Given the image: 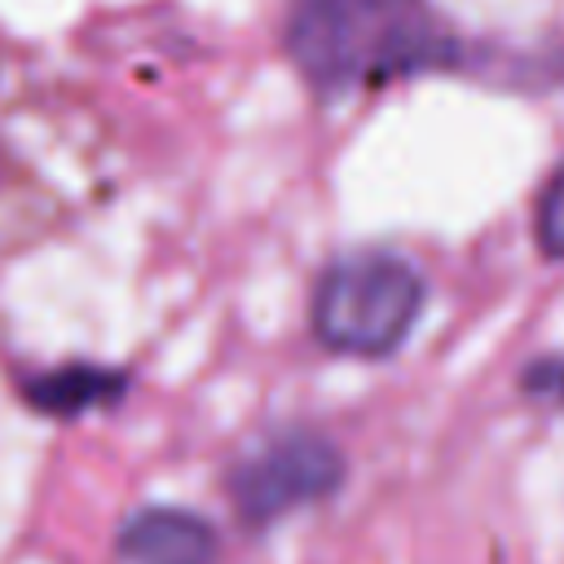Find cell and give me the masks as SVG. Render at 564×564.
I'll use <instances>...</instances> for the list:
<instances>
[{"mask_svg": "<svg viewBox=\"0 0 564 564\" xmlns=\"http://www.w3.org/2000/svg\"><path fill=\"white\" fill-rule=\"evenodd\" d=\"M97 185V128L53 70L0 31V269L57 234Z\"/></svg>", "mask_w": 564, "mask_h": 564, "instance_id": "6da1fadb", "label": "cell"}, {"mask_svg": "<svg viewBox=\"0 0 564 564\" xmlns=\"http://www.w3.org/2000/svg\"><path fill=\"white\" fill-rule=\"evenodd\" d=\"M423 295V273L397 251L339 256L317 278L313 335L335 352L383 357L410 335Z\"/></svg>", "mask_w": 564, "mask_h": 564, "instance_id": "7a4b0ae2", "label": "cell"}, {"mask_svg": "<svg viewBox=\"0 0 564 564\" xmlns=\"http://www.w3.org/2000/svg\"><path fill=\"white\" fill-rule=\"evenodd\" d=\"M348 476L344 449L317 427H282L229 476V498L247 524H269L295 507L330 498Z\"/></svg>", "mask_w": 564, "mask_h": 564, "instance_id": "3957f363", "label": "cell"}, {"mask_svg": "<svg viewBox=\"0 0 564 564\" xmlns=\"http://www.w3.org/2000/svg\"><path fill=\"white\" fill-rule=\"evenodd\" d=\"M132 551H137L141 564H212L216 538L198 516L150 511L132 529Z\"/></svg>", "mask_w": 564, "mask_h": 564, "instance_id": "277c9868", "label": "cell"}, {"mask_svg": "<svg viewBox=\"0 0 564 564\" xmlns=\"http://www.w3.org/2000/svg\"><path fill=\"white\" fill-rule=\"evenodd\" d=\"M538 247L551 256V260H564V163L555 167V176L546 181L542 198H538Z\"/></svg>", "mask_w": 564, "mask_h": 564, "instance_id": "5b68a950", "label": "cell"}]
</instances>
